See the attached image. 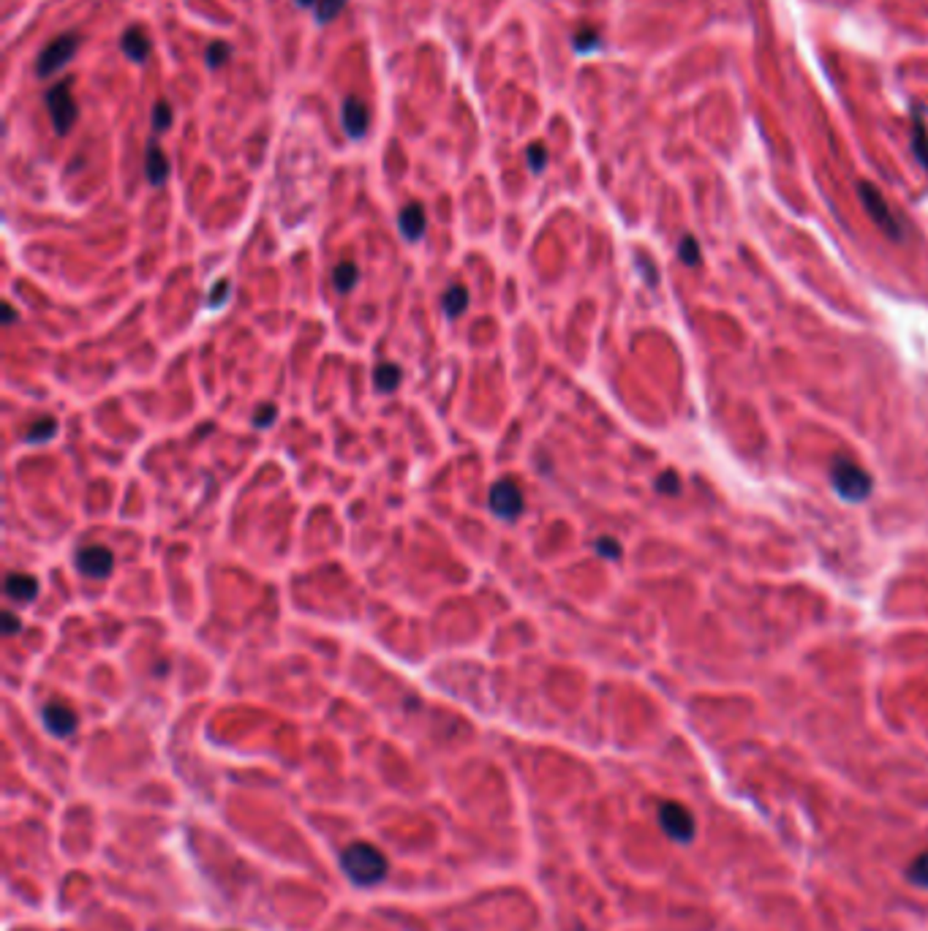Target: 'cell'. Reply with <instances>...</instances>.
<instances>
[{
    "label": "cell",
    "mask_w": 928,
    "mask_h": 931,
    "mask_svg": "<svg viewBox=\"0 0 928 931\" xmlns=\"http://www.w3.org/2000/svg\"><path fill=\"white\" fill-rule=\"evenodd\" d=\"M341 869L343 875L354 883V886H362V888H370V886H379L387 880L390 875V864H387V856L370 845V842H354L349 847H343L341 853Z\"/></svg>",
    "instance_id": "6da1fadb"
},
{
    "label": "cell",
    "mask_w": 928,
    "mask_h": 931,
    "mask_svg": "<svg viewBox=\"0 0 928 931\" xmlns=\"http://www.w3.org/2000/svg\"><path fill=\"white\" fill-rule=\"evenodd\" d=\"M831 480H834V488L836 493L844 499V501H864L869 499L872 493V477L864 466H858L855 461H847V458H836L834 466H831Z\"/></svg>",
    "instance_id": "7a4b0ae2"
},
{
    "label": "cell",
    "mask_w": 928,
    "mask_h": 931,
    "mask_svg": "<svg viewBox=\"0 0 928 931\" xmlns=\"http://www.w3.org/2000/svg\"><path fill=\"white\" fill-rule=\"evenodd\" d=\"M44 101H46V112H49V117H52L54 131H57L60 136H65V134L74 128L76 117H79V109H76V101H74L71 79L52 84V87L46 90Z\"/></svg>",
    "instance_id": "3957f363"
},
{
    "label": "cell",
    "mask_w": 928,
    "mask_h": 931,
    "mask_svg": "<svg viewBox=\"0 0 928 931\" xmlns=\"http://www.w3.org/2000/svg\"><path fill=\"white\" fill-rule=\"evenodd\" d=\"M657 817H659L662 831H665L673 842L689 845V842L695 839L697 823H695V815H692L684 804H678V801H662Z\"/></svg>",
    "instance_id": "277c9868"
},
{
    "label": "cell",
    "mask_w": 928,
    "mask_h": 931,
    "mask_svg": "<svg viewBox=\"0 0 928 931\" xmlns=\"http://www.w3.org/2000/svg\"><path fill=\"white\" fill-rule=\"evenodd\" d=\"M858 193H861V199H864L866 213L874 218V223H877L891 240H902V226H899V221H896L891 204H888L885 196L880 193V188L872 185V183H866V180H861V183H858Z\"/></svg>",
    "instance_id": "5b68a950"
},
{
    "label": "cell",
    "mask_w": 928,
    "mask_h": 931,
    "mask_svg": "<svg viewBox=\"0 0 928 931\" xmlns=\"http://www.w3.org/2000/svg\"><path fill=\"white\" fill-rule=\"evenodd\" d=\"M76 49H79V35L76 33H65V35L52 38L41 49V54H38V65H35L38 76H49V74L60 71L76 54Z\"/></svg>",
    "instance_id": "8992f818"
},
{
    "label": "cell",
    "mask_w": 928,
    "mask_h": 931,
    "mask_svg": "<svg viewBox=\"0 0 928 931\" xmlns=\"http://www.w3.org/2000/svg\"><path fill=\"white\" fill-rule=\"evenodd\" d=\"M523 490L518 488V482L512 480H499L493 488H490V510L496 518L501 520H515L520 512H523Z\"/></svg>",
    "instance_id": "52a82bcc"
},
{
    "label": "cell",
    "mask_w": 928,
    "mask_h": 931,
    "mask_svg": "<svg viewBox=\"0 0 928 931\" xmlns=\"http://www.w3.org/2000/svg\"><path fill=\"white\" fill-rule=\"evenodd\" d=\"M76 569L87 578H106L114 569V553L106 545H84L76 550Z\"/></svg>",
    "instance_id": "ba28073f"
},
{
    "label": "cell",
    "mask_w": 928,
    "mask_h": 931,
    "mask_svg": "<svg viewBox=\"0 0 928 931\" xmlns=\"http://www.w3.org/2000/svg\"><path fill=\"white\" fill-rule=\"evenodd\" d=\"M41 722L44 728L54 736V738H71L79 728V717L74 708L63 706V703H49L41 711Z\"/></svg>",
    "instance_id": "9c48e42d"
},
{
    "label": "cell",
    "mask_w": 928,
    "mask_h": 931,
    "mask_svg": "<svg viewBox=\"0 0 928 931\" xmlns=\"http://www.w3.org/2000/svg\"><path fill=\"white\" fill-rule=\"evenodd\" d=\"M368 106L365 101H360L357 95H349L343 101V128L351 139H362L368 131Z\"/></svg>",
    "instance_id": "30bf717a"
},
{
    "label": "cell",
    "mask_w": 928,
    "mask_h": 931,
    "mask_svg": "<svg viewBox=\"0 0 928 931\" xmlns=\"http://www.w3.org/2000/svg\"><path fill=\"white\" fill-rule=\"evenodd\" d=\"M120 46H123L125 57H131L133 63H144V60L150 57L153 41H150V35L144 33V27H139V25H131V27L123 33V38H120Z\"/></svg>",
    "instance_id": "8fae6325"
},
{
    "label": "cell",
    "mask_w": 928,
    "mask_h": 931,
    "mask_svg": "<svg viewBox=\"0 0 928 931\" xmlns=\"http://www.w3.org/2000/svg\"><path fill=\"white\" fill-rule=\"evenodd\" d=\"M398 226H400V234L406 240H420L425 234V226H428V215H425V207L420 202L414 204H406L398 215Z\"/></svg>",
    "instance_id": "7c38bea8"
},
{
    "label": "cell",
    "mask_w": 928,
    "mask_h": 931,
    "mask_svg": "<svg viewBox=\"0 0 928 931\" xmlns=\"http://www.w3.org/2000/svg\"><path fill=\"white\" fill-rule=\"evenodd\" d=\"M5 594L14 599V602H33L38 597V580L33 575H25V572H11L5 578Z\"/></svg>",
    "instance_id": "4fadbf2b"
},
{
    "label": "cell",
    "mask_w": 928,
    "mask_h": 931,
    "mask_svg": "<svg viewBox=\"0 0 928 931\" xmlns=\"http://www.w3.org/2000/svg\"><path fill=\"white\" fill-rule=\"evenodd\" d=\"M144 174H147V180H150L153 185H163L166 177H169V161H166L163 150H161L155 142L147 144V153H144Z\"/></svg>",
    "instance_id": "5bb4252c"
},
{
    "label": "cell",
    "mask_w": 928,
    "mask_h": 931,
    "mask_svg": "<svg viewBox=\"0 0 928 931\" xmlns=\"http://www.w3.org/2000/svg\"><path fill=\"white\" fill-rule=\"evenodd\" d=\"M441 308H444V313H447L449 319L466 313V308H469V289H466L463 283H452V286L444 292V297H441Z\"/></svg>",
    "instance_id": "9a60e30c"
},
{
    "label": "cell",
    "mask_w": 928,
    "mask_h": 931,
    "mask_svg": "<svg viewBox=\"0 0 928 931\" xmlns=\"http://www.w3.org/2000/svg\"><path fill=\"white\" fill-rule=\"evenodd\" d=\"M400 379H403V371H400V365H395V362H381V365L376 368V373H373L376 390H381V392L398 390Z\"/></svg>",
    "instance_id": "2e32d148"
},
{
    "label": "cell",
    "mask_w": 928,
    "mask_h": 931,
    "mask_svg": "<svg viewBox=\"0 0 928 931\" xmlns=\"http://www.w3.org/2000/svg\"><path fill=\"white\" fill-rule=\"evenodd\" d=\"M357 281H360V267H357L354 262H341V264L332 270V283H335V289H338L341 294L351 292V289L357 286Z\"/></svg>",
    "instance_id": "e0dca14e"
},
{
    "label": "cell",
    "mask_w": 928,
    "mask_h": 931,
    "mask_svg": "<svg viewBox=\"0 0 928 931\" xmlns=\"http://www.w3.org/2000/svg\"><path fill=\"white\" fill-rule=\"evenodd\" d=\"M57 433V420L54 417H41V420H35V425L25 433V439L30 441V444H44L46 439H52Z\"/></svg>",
    "instance_id": "ac0fdd59"
},
{
    "label": "cell",
    "mask_w": 928,
    "mask_h": 931,
    "mask_svg": "<svg viewBox=\"0 0 928 931\" xmlns=\"http://www.w3.org/2000/svg\"><path fill=\"white\" fill-rule=\"evenodd\" d=\"M907 880L915 886V888H926L928 891V850L926 853H921L913 864H910V869H907Z\"/></svg>",
    "instance_id": "d6986e66"
},
{
    "label": "cell",
    "mask_w": 928,
    "mask_h": 931,
    "mask_svg": "<svg viewBox=\"0 0 928 931\" xmlns=\"http://www.w3.org/2000/svg\"><path fill=\"white\" fill-rule=\"evenodd\" d=\"M207 65L210 68H221V65H226L229 63V57H232V46L226 44V41H212L210 46H207Z\"/></svg>",
    "instance_id": "ffe728a7"
},
{
    "label": "cell",
    "mask_w": 928,
    "mask_h": 931,
    "mask_svg": "<svg viewBox=\"0 0 928 931\" xmlns=\"http://www.w3.org/2000/svg\"><path fill=\"white\" fill-rule=\"evenodd\" d=\"M346 3H349V0H319V3H316V19H319V25L332 22V19L346 8Z\"/></svg>",
    "instance_id": "44dd1931"
},
{
    "label": "cell",
    "mask_w": 928,
    "mask_h": 931,
    "mask_svg": "<svg viewBox=\"0 0 928 931\" xmlns=\"http://www.w3.org/2000/svg\"><path fill=\"white\" fill-rule=\"evenodd\" d=\"M913 147H915V153H918L921 163H923V166H928V134H926V125H923V120H921V114H915V139H913Z\"/></svg>",
    "instance_id": "7402d4cb"
},
{
    "label": "cell",
    "mask_w": 928,
    "mask_h": 931,
    "mask_svg": "<svg viewBox=\"0 0 928 931\" xmlns=\"http://www.w3.org/2000/svg\"><path fill=\"white\" fill-rule=\"evenodd\" d=\"M172 106L166 104V101H158L155 106H153V128L158 131V134H163L169 125H172Z\"/></svg>",
    "instance_id": "603a6c76"
},
{
    "label": "cell",
    "mask_w": 928,
    "mask_h": 931,
    "mask_svg": "<svg viewBox=\"0 0 928 931\" xmlns=\"http://www.w3.org/2000/svg\"><path fill=\"white\" fill-rule=\"evenodd\" d=\"M678 256L681 262H686L689 267L700 264V251H697V240L695 237H684L681 245H678Z\"/></svg>",
    "instance_id": "cb8c5ba5"
},
{
    "label": "cell",
    "mask_w": 928,
    "mask_h": 931,
    "mask_svg": "<svg viewBox=\"0 0 928 931\" xmlns=\"http://www.w3.org/2000/svg\"><path fill=\"white\" fill-rule=\"evenodd\" d=\"M526 158H528V166H531V172H542V169H545V163H548V150H545L539 142H534V144H528V150H526Z\"/></svg>",
    "instance_id": "d4e9b609"
},
{
    "label": "cell",
    "mask_w": 928,
    "mask_h": 931,
    "mask_svg": "<svg viewBox=\"0 0 928 931\" xmlns=\"http://www.w3.org/2000/svg\"><path fill=\"white\" fill-rule=\"evenodd\" d=\"M597 550H599V556H605V559H613V561L621 559V545H618L616 540H607V537L599 540V542H597Z\"/></svg>",
    "instance_id": "484cf974"
},
{
    "label": "cell",
    "mask_w": 928,
    "mask_h": 931,
    "mask_svg": "<svg viewBox=\"0 0 928 931\" xmlns=\"http://www.w3.org/2000/svg\"><path fill=\"white\" fill-rule=\"evenodd\" d=\"M275 414H278L275 406H262V409L253 414V425H256V428H270V425L275 422Z\"/></svg>",
    "instance_id": "4316f807"
},
{
    "label": "cell",
    "mask_w": 928,
    "mask_h": 931,
    "mask_svg": "<svg viewBox=\"0 0 928 931\" xmlns=\"http://www.w3.org/2000/svg\"><path fill=\"white\" fill-rule=\"evenodd\" d=\"M597 41H599V35H597L594 30H583V33H578V35H575V46H578L580 52H586V49H594V46H597Z\"/></svg>",
    "instance_id": "83f0119b"
},
{
    "label": "cell",
    "mask_w": 928,
    "mask_h": 931,
    "mask_svg": "<svg viewBox=\"0 0 928 931\" xmlns=\"http://www.w3.org/2000/svg\"><path fill=\"white\" fill-rule=\"evenodd\" d=\"M19 629H22L19 619H16L14 613H5V616H3V632H5V635H16Z\"/></svg>",
    "instance_id": "f1b7e54d"
},
{
    "label": "cell",
    "mask_w": 928,
    "mask_h": 931,
    "mask_svg": "<svg viewBox=\"0 0 928 931\" xmlns=\"http://www.w3.org/2000/svg\"><path fill=\"white\" fill-rule=\"evenodd\" d=\"M667 485H670V493H676V490H678V477H676V474H667ZM659 490H667V488H665V480H659Z\"/></svg>",
    "instance_id": "f546056e"
},
{
    "label": "cell",
    "mask_w": 928,
    "mask_h": 931,
    "mask_svg": "<svg viewBox=\"0 0 928 931\" xmlns=\"http://www.w3.org/2000/svg\"><path fill=\"white\" fill-rule=\"evenodd\" d=\"M14 319H16L14 308H11V305H5V308H3V322H5V324H11Z\"/></svg>",
    "instance_id": "4dcf8cb0"
},
{
    "label": "cell",
    "mask_w": 928,
    "mask_h": 931,
    "mask_svg": "<svg viewBox=\"0 0 928 931\" xmlns=\"http://www.w3.org/2000/svg\"><path fill=\"white\" fill-rule=\"evenodd\" d=\"M300 5H313V3H319V0H297Z\"/></svg>",
    "instance_id": "1f68e13d"
}]
</instances>
